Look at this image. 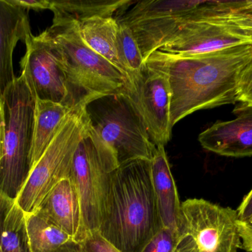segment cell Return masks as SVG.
<instances>
[{
  "instance_id": "cb8c5ba5",
  "label": "cell",
  "mask_w": 252,
  "mask_h": 252,
  "mask_svg": "<svg viewBox=\"0 0 252 252\" xmlns=\"http://www.w3.org/2000/svg\"><path fill=\"white\" fill-rule=\"evenodd\" d=\"M238 102L252 106V62L241 72L238 83Z\"/></svg>"
},
{
  "instance_id": "f546056e",
  "label": "cell",
  "mask_w": 252,
  "mask_h": 252,
  "mask_svg": "<svg viewBox=\"0 0 252 252\" xmlns=\"http://www.w3.org/2000/svg\"><path fill=\"white\" fill-rule=\"evenodd\" d=\"M3 138H4V125H3L2 109L0 105V161L2 156Z\"/></svg>"
},
{
  "instance_id": "d6986e66",
  "label": "cell",
  "mask_w": 252,
  "mask_h": 252,
  "mask_svg": "<svg viewBox=\"0 0 252 252\" xmlns=\"http://www.w3.org/2000/svg\"><path fill=\"white\" fill-rule=\"evenodd\" d=\"M118 28V19L113 16L89 19L78 24V30L80 37L87 47L104 58L125 75L117 50Z\"/></svg>"
},
{
  "instance_id": "7a4b0ae2",
  "label": "cell",
  "mask_w": 252,
  "mask_h": 252,
  "mask_svg": "<svg viewBox=\"0 0 252 252\" xmlns=\"http://www.w3.org/2000/svg\"><path fill=\"white\" fill-rule=\"evenodd\" d=\"M161 227L149 160H135L115 169L97 232L121 252H138Z\"/></svg>"
},
{
  "instance_id": "f1b7e54d",
  "label": "cell",
  "mask_w": 252,
  "mask_h": 252,
  "mask_svg": "<svg viewBox=\"0 0 252 252\" xmlns=\"http://www.w3.org/2000/svg\"><path fill=\"white\" fill-rule=\"evenodd\" d=\"M55 252H89L83 243L69 241Z\"/></svg>"
},
{
  "instance_id": "5bb4252c",
  "label": "cell",
  "mask_w": 252,
  "mask_h": 252,
  "mask_svg": "<svg viewBox=\"0 0 252 252\" xmlns=\"http://www.w3.org/2000/svg\"><path fill=\"white\" fill-rule=\"evenodd\" d=\"M235 112V119L217 121L199 135L203 148L223 156H252V106L243 105Z\"/></svg>"
},
{
  "instance_id": "83f0119b",
  "label": "cell",
  "mask_w": 252,
  "mask_h": 252,
  "mask_svg": "<svg viewBox=\"0 0 252 252\" xmlns=\"http://www.w3.org/2000/svg\"><path fill=\"white\" fill-rule=\"evenodd\" d=\"M237 212L240 220H247L252 217V189L244 197Z\"/></svg>"
},
{
  "instance_id": "30bf717a",
  "label": "cell",
  "mask_w": 252,
  "mask_h": 252,
  "mask_svg": "<svg viewBox=\"0 0 252 252\" xmlns=\"http://www.w3.org/2000/svg\"><path fill=\"white\" fill-rule=\"evenodd\" d=\"M25 44L21 75L35 99L62 104L70 109L84 107L77 102L60 52L47 31L38 36L31 34Z\"/></svg>"
},
{
  "instance_id": "44dd1931",
  "label": "cell",
  "mask_w": 252,
  "mask_h": 252,
  "mask_svg": "<svg viewBox=\"0 0 252 252\" xmlns=\"http://www.w3.org/2000/svg\"><path fill=\"white\" fill-rule=\"evenodd\" d=\"M25 216L31 252H55L73 241L67 234L37 213Z\"/></svg>"
},
{
  "instance_id": "2e32d148",
  "label": "cell",
  "mask_w": 252,
  "mask_h": 252,
  "mask_svg": "<svg viewBox=\"0 0 252 252\" xmlns=\"http://www.w3.org/2000/svg\"><path fill=\"white\" fill-rule=\"evenodd\" d=\"M151 163L153 189L163 227L178 231L182 203L164 146L157 145Z\"/></svg>"
},
{
  "instance_id": "7402d4cb",
  "label": "cell",
  "mask_w": 252,
  "mask_h": 252,
  "mask_svg": "<svg viewBox=\"0 0 252 252\" xmlns=\"http://www.w3.org/2000/svg\"><path fill=\"white\" fill-rule=\"evenodd\" d=\"M118 24L119 28L117 35L118 59L128 83L140 72L145 62L131 30L126 24L119 22Z\"/></svg>"
},
{
  "instance_id": "e0dca14e",
  "label": "cell",
  "mask_w": 252,
  "mask_h": 252,
  "mask_svg": "<svg viewBox=\"0 0 252 252\" xmlns=\"http://www.w3.org/2000/svg\"><path fill=\"white\" fill-rule=\"evenodd\" d=\"M135 1L130 0H56L50 1L53 25L80 24L95 17H113L121 9Z\"/></svg>"
},
{
  "instance_id": "8992f818",
  "label": "cell",
  "mask_w": 252,
  "mask_h": 252,
  "mask_svg": "<svg viewBox=\"0 0 252 252\" xmlns=\"http://www.w3.org/2000/svg\"><path fill=\"white\" fill-rule=\"evenodd\" d=\"M86 109L92 127L112 149L119 167L135 160L151 159L157 146L122 91L96 99Z\"/></svg>"
},
{
  "instance_id": "ba28073f",
  "label": "cell",
  "mask_w": 252,
  "mask_h": 252,
  "mask_svg": "<svg viewBox=\"0 0 252 252\" xmlns=\"http://www.w3.org/2000/svg\"><path fill=\"white\" fill-rule=\"evenodd\" d=\"M119 167L115 154L91 124L74 154L70 179L82 209L89 233L97 232L104 213L111 174Z\"/></svg>"
},
{
  "instance_id": "4dcf8cb0",
  "label": "cell",
  "mask_w": 252,
  "mask_h": 252,
  "mask_svg": "<svg viewBox=\"0 0 252 252\" xmlns=\"http://www.w3.org/2000/svg\"><path fill=\"white\" fill-rule=\"evenodd\" d=\"M0 252H1V247H0Z\"/></svg>"
},
{
  "instance_id": "4fadbf2b",
  "label": "cell",
  "mask_w": 252,
  "mask_h": 252,
  "mask_svg": "<svg viewBox=\"0 0 252 252\" xmlns=\"http://www.w3.org/2000/svg\"><path fill=\"white\" fill-rule=\"evenodd\" d=\"M35 213L67 234L74 241L83 243L88 236L79 197L70 177L59 182Z\"/></svg>"
},
{
  "instance_id": "4316f807",
  "label": "cell",
  "mask_w": 252,
  "mask_h": 252,
  "mask_svg": "<svg viewBox=\"0 0 252 252\" xmlns=\"http://www.w3.org/2000/svg\"><path fill=\"white\" fill-rule=\"evenodd\" d=\"M10 4L21 7L24 10H47L50 9V1L47 0H8Z\"/></svg>"
},
{
  "instance_id": "484cf974",
  "label": "cell",
  "mask_w": 252,
  "mask_h": 252,
  "mask_svg": "<svg viewBox=\"0 0 252 252\" xmlns=\"http://www.w3.org/2000/svg\"><path fill=\"white\" fill-rule=\"evenodd\" d=\"M241 238V249L247 252H252V217L247 220L238 222Z\"/></svg>"
},
{
  "instance_id": "ac0fdd59",
  "label": "cell",
  "mask_w": 252,
  "mask_h": 252,
  "mask_svg": "<svg viewBox=\"0 0 252 252\" xmlns=\"http://www.w3.org/2000/svg\"><path fill=\"white\" fill-rule=\"evenodd\" d=\"M72 109H73L62 104L35 99L31 171L39 161Z\"/></svg>"
},
{
  "instance_id": "277c9868",
  "label": "cell",
  "mask_w": 252,
  "mask_h": 252,
  "mask_svg": "<svg viewBox=\"0 0 252 252\" xmlns=\"http://www.w3.org/2000/svg\"><path fill=\"white\" fill-rule=\"evenodd\" d=\"M244 45H252L250 24L226 1H204L158 50L188 56Z\"/></svg>"
},
{
  "instance_id": "6da1fadb",
  "label": "cell",
  "mask_w": 252,
  "mask_h": 252,
  "mask_svg": "<svg viewBox=\"0 0 252 252\" xmlns=\"http://www.w3.org/2000/svg\"><path fill=\"white\" fill-rule=\"evenodd\" d=\"M252 62V45H244L188 56L157 50L145 64L168 78L173 127L196 111L238 102L240 75Z\"/></svg>"
},
{
  "instance_id": "5b68a950",
  "label": "cell",
  "mask_w": 252,
  "mask_h": 252,
  "mask_svg": "<svg viewBox=\"0 0 252 252\" xmlns=\"http://www.w3.org/2000/svg\"><path fill=\"white\" fill-rule=\"evenodd\" d=\"M78 24L52 25L46 29L59 49L78 105L121 91L127 78L104 58L87 47L78 34Z\"/></svg>"
},
{
  "instance_id": "603a6c76",
  "label": "cell",
  "mask_w": 252,
  "mask_h": 252,
  "mask_svg": "<svg viewBox=\"0 0 252 252\" xmlns=\"http://www.w3.org/2000/svg\"><path fill=\"white\" fill-rule=\"evenodd\" d=\"M178 232L161 227L145 243L138 252H176Z\"/></svg>"
},
{
  "instance_id": "9a60e30c",
  "label": "cell",
  "mask_w": 252,
  "mask_h": 252,
  "mask_svg": "<svg viewBox=\"0 0 252 252\" xmlns=\"http://www.w3.org/2000/svg\"><path fill=\"white\" fill-rule=\"evenodd\" d=\"M32 34L28 11L0 0V97L16 79L13 54L19 41L25 42Z\"/></svg>"
},
{
  "instance_id": "3957f363",
  "label": "cell",
  "mask_w": 252,
  "mask_h": 252,
  "mask_svg": "<svg viewBox=\"0 0 252 252\" xmlns=\"http://www.w3.org/2000/svg\"><path fill=\"white\" fill-rule=\"evenodd\" d=\"M4 138L0 193L16 199L31 172L35 98L25 77H16L0 97Z\"/></svg>"
},
{
  "instance_id": "9c48e42d",
  "label": "cell",
  "mask_w": 252,
  "mask_h": 252,
  "mask_svg": "<svg viewBox=\"0 0 252 252\" xmlns=\"http://www.w3.org/2000/svg\"><path fill=\"white\" fill-rule=\"evenodd\" d=\"M237 210L201 198L182 203L176 252H238Z\"/></svg>"
},
{
  "instance_id": "8fae6325",
  "label": "cell",
  "mask_w": 252,
  "mask_h": 252,
  "mask_svg": "<svg viewBox=\"0 0 252 252\" xmlns=\"http://www.w3.org/2000/svg\"><path fill=\"white\" fill-rule=\"evenodd\" d=\"M204 1H139L118 19L130 28L145 62L186 23Z\"/></svg>"
},
{
  "instance_id": "52a82bcc",
  "label": "cell",
  "mask_w": 252,
  "mask_h": 252,
  "mask_svg": "<svg viewBox=\"0 0 252 252\" xmlns=\"http://www.w3.org/2000/svg\"><path fill=\"white\" fill-rule=\"evenodd\" d=\"M86 108L71 110L30 173L15 199L25 214L35 213L50 191L61 180L70 177L74 154L90 124Z\"/></svg>"
},
{
  "instance_id": "7c38bea8",
  "label": "cell",
  "mask_w": 252,
  "mask_h": 252,
  "mask_svg": "<svg viewBox=\"0 0 252 252\" xmlns=\"http://www.w3.org/2000/svg\"><path fill=\"white\" fill-rule=\"evenodd\" d=\"M121 91L137 111L154 144H167L173 127L170 113L171 92L166 75L145 63L140 72Z\"/></svg>"
},
{
  "instance_id": "ffe728a7",
  "label": "cell",
  "mask_w": 252,
  "mask_h": 252,
  "mask_svg": "<svg viewBox=\"0 0 252 252\" xmlns=\"http://www.w3.org/2000/svg\"><path fill=\"white\" fill-rule=\"evenodd\" d=\"M1 252H31L26 216L14 199L0 193Z\"/></svg>"
},
{
  "instance_id": "d4e9b609",
  "label": "cell",
  "mask_w": 252,
  "mask_h": 252,
  "mask_svg": "<svg viewBox=\"0 0 252 252\" xmlns=\"http://www.w3.org/2000/svg\"><path fill=\"white\" fill-rule=\"evenodd\" d=\"M83 244L89 252H121L98 232H90Z\"/></svg>"
}]
</instances>
